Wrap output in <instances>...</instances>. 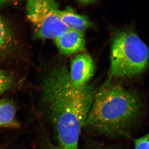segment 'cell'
<instances>
[{"label": "cell", "mask_w": 149, "mask_h": 149, "mask_svg": "<svg viewBox=\"0 0 149 149\" xmlns=\"http://www.w3.org/2000/svg\"><path fill=\"white\" fill-rule=\"evenodd\" d=\"M95 93L89 83L83 87L74 86L64 65L54 68L44 80L42 104L59 145L63 148L78 149L81 130Z\"/></svg>", "instance_id": "1"}, {"label": "cell", "mask_w": 149, "mask_h": 149, "mask_svg": "<svg viewBox=\"0 0 149 149\" xmlns=\"http://www.w3.org/2000/svg\"><path fill=\"white\" fill-rule=\"evenodd\" d=\"M143 109L137 93L108 81L96 91L84 127L107 137H125L139 125Z\"/></svg>", "instance_id": "2"}, {"label": "cell", "mask_w": 149, "mask_h": 149, "mask_svg": "<svg viewBox=\"0 0 149 149\" xmlns=\"http://www.w3.org/2000/svg\"><path fill=\"white\" fill-rule=\"evenodd\" d=\"M148 49L136 33H118L112 43L110 77H129L143 72L148 64Z\"/></svg>", "instance_id": "3"}, {"label": "cell", "mask_w": 149, "mask_h": 149, "mask_svg": "<svg viewBox=\"0 0 149 149\" xmlns=\"http://www.w3.org/2000/svg\"><path fill=\"white\" fill-rule=\"evenodd\" d=\"M58 4L52 0L27 1L26 13L39 38L54 40L69 30L58 14Z\"/></svg>", "instance_id": "4"}, {"label": "cell", "mask_w": 149, "mask_h": 149, "mask_svg": "<svg viewBox=\"0 0 149 149\" xmlns=\"http://www.w3.org/2000/svg\"><path fill=\"white\" fill-rule=\"evenodd\" d=\"M95 71V63L92 58L87 54H78L71 62L70 78L74 86L83 87L88 84Z\"/></svg>", "instance_id": "5"}, {"label": "cell", "mask_w": 149, "mask_h": 149, "mask_svg": "<svg viewBox=\"0 0 149 149\" xmlns=\"http://www.w3.org/2000/svg\"><path fill=\"white\" fill-rule=\"evenodd\" d=\"M60 51L70 55L83 51L85 47L83 33L69 29L54 40Z\"/></svg>", "instance_id": "6"}, {"label": "cell", "mask_w": 149, "mask_h": 149, "mask_svg": "<svg viewBox=\"0 0 149 149\" xmlns=\"http://www.w3.org/2000/svg\"><path fill=\"white\" fill-rule=\"evenodd\" d=\"M58 14L63 22L71 30L83 33L92 26V22L87 17L77 13L70 8L59 10Z\"/></svg>", "instance_id": "7"}, {"label": "cell", "mask_w": 149, "mask_h": 149, "mask_svg": "<svg viewBox=\"0 0 149 149\" xmlns=\"http://www.w3.org/2000/svg\"><path fill=\"white\" fill-rule=\"evenodd\" d=\"M16 108L10 100H0V128H17L20 124L16 117Z\"/></svg>", "instance_id": "8"}, {"label": "cell", "mask_w": 149, "mask_h": 149, "mask_svg": "<svg viewBox=\"0 0 149 149\" xmlns=\"http://www.w3.org/2000/svg\"><path fill=\"white\" fill-rule=\"evenodd\" d=\"M13 41V35L7 24L0 17V56L6 52Z\"/></svg>", "instance_id": "9"}, {"label": "cell", "mask_w": 149, "mask_h": 149, "mask_svg": "<svg viewBox=\"0 0 149 149\" xmlns=\"http://www.w3.org/2000/svg\"><path fill=\"white\" fill-rule=\"evenodd\" d=\"M13 85L12 76L0 69V95L10 89Z\"/></svg>", "instance_id": "10"}, {"label": "cell", "mask_w": 149, "mask_h": 149, "mask_svg": "<svg viewBox=\"0 0 149 149\" xmlns=\"http://www.w3.org/2000/svg\"><path fill=\"white\" fill-rule=\"evenodd\" d=\"M134 149H149V134L147 133L140 138L134 139Z\"/></svg>", "instance_id": "11"}, {"label": "cell", "mask_w": 149, "mask_h": 149, "mask_svg": "<svg viewBox=\"0 0 149 149\" xmlns=\"http://www.w3.org/2000/svg\"><path fill=\"white\" fill-rule=\"evenodd\" d=\"M45 146V149H64L59 145L56 146L50 142H47Z\"/></svg>", "instance_id": "12"}, {"label": "cell", "mask_w": 149, "mask_h": 149, "mask_svg": "<svg viewBox=\"0 0 149 149\" xmlns=\"http://www.w3.org/2000/svg\"><path fill=\"white\" fill-rule=\"evenodd\" d=\"M113 149L112 148H104V149Z\"/></svg>", "instance_id": "13"}]
</instances>
